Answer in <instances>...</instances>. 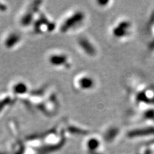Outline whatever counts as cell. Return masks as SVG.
I'll return each instance as SVG.
<instances>
[{
    "label": "cell",
    "instance_id": "1",
    "mask_svg": "<svg viewBox=\"0 0 154 154\" xmlns=\"http://www.w3.org/2000/svg\"><path fill=\"white\" fill-rule=\"evenodd\" d=\"M69 56L64 52L54 51L48 56V62L53 67L57 69H67L70 66Z\"/></svg>",
    "mask_w": 154,
    "mask_h": 154
},
{
    "label": "cell",
    "instance_id": "2",
    "mask_svg": "<svg viewBox=\"0 0 154 154\" xmlns=\"http://www.w3.org/2000/svg\"><path fill=\"white\" fill-rule=\"evenodd\" d=\"M74 85L75 88L81 91H87L93 89L95 85V82L92 76L82 73L76 76L74 80Z\"/></svg>",
    "mask_w": 154,
    "mask_h": 154
}]
</instances>
